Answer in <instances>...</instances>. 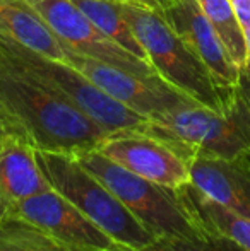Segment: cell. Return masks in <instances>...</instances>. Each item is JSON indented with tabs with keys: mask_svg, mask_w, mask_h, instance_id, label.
<instances>
[{
	"mask_svg": "<svg viewBox=\"0 0 250 251\" xmlns=\"http://www.w3.org/2000/svg\"><path fill=\"white\" fill-rule=\"evenodd\" d=\"M0 120L10 135L43 152L76 155L98 149L108 135L70 101L14 69L2 53Z\"/></svg>",
	"mask_w": 250,
	"mask_h": 251,
	"instance_id": "6da1fadb",
	"label": "cell"
},
{
	"mask_svg": "<svg viewBox=\"0 0 250 251\" xmlns=\"http://www.w3.org/2000/svg\"><path fill=\"white\" fill-rule=\"evenodd\" d=\"M118 7L161 79L202 106L211 109L226 106L237 87L224 89L218 84L206 63L161 10L130 0H120Z\"/></svg>",
	"mask_w": 250,
	"mask_h": 251,
	"instance_id": "7a4b0ae2",
	"label": "cell"
},
{
	"mask_svg": "<svg viewBox=\"0 0 250 251\" xmlns=\"http://www.w3.org/2000/svg\"><path fill=\"white\" fill-rule=\"evenodd\" d=\"M142 132L163 140L185 161L195 155H250V108L237 87L223 109L199 102L180 106L149 118Z\"/></svg>",
	"mask_w": 250,
	"mask_h": 251,
	"instance_id": "3957f363",
	"label": "cell"
},
{
	"mask_svg": "<svg viewBox=\"0 0 250 251\" xmlns=\"http://www.w3.org/2000/svg\"><path fill=\"white\" fill-rule=\"evenodd\" d=\"M76 157L84 168L100 178L130 214L156 238L197 239L207 234L192 215L180 188L173 190L142 178L96 149L76 154Z\"/></svg>",
	"mask_w": 250,
	"mask_h": 251,
	"instance_id": "277c9868",
	"label": "cell"
},
{
	"mask_svg": "<svg viewBox=\"0 0 250 251\" xmlns=\"http://www.w3.org/2000/svg\"><path fill=\"white\" fill-rule=\"evenodd\" d=\"M36 157L52 190L65 197L118 245L144 251L158 239L74 154L36 151Z\"/></svg>",
	"mask_w": 250,
	"mask_h": 251,
	"instance_id": "5b68a950",
	"label": "cell"
},
{
	"mask_svg": "<svg viewBox=\"0 0 250 251\" xmlns=\"http://www.w3.org/2000/svg\"><path fill=\"white\" fill-rule=\"evenodd\" d=\"M0 53L14 69L47 89L54 91L58 96L65 98L108 133L122 130H142L149 120L103 93L65 60L41 55L3 34L2 31Z\"/></svg>",
	"mask_w": 250,
	"mask_h": 251,
	"instance_id": "8992f818",
	"label": "cell"
},
{
	"mask_svg": "<svg viewBox=\"0 0 250 251\" xmlns=\"http://www.w3.org/2000/svg\"><path fill=\"white\" fill-rule=\"evenodd\" d=\"M63 50V60L67 63L76 67L94 86H98L115 101L122 102L146 118H154L175 108L195 102L161 77H144L120 67L110 65L103 60L81 55L69 48Z\"/></svg>",
	"mask_w": 250,
	"mask_h": 251,
	"instance_id": "52a82bcc",
	"label": "cell"
},
{
	"mask_svg": "<svg viewBox=\"0 0 250 251\" xmlns=\"http://www.w3.org/2000/svg\"><path fill=\"white\" fill-rule=\"evenodd\" d=\"M48 24L63 48L103 60L144 77H160L149 62L113 41L100 31L72 0H26Z\"/></svg>",
	"mask_w": 250,
	"mask_h": 251,
	"instance_id": "ba28073f",
	"label": "cell"
},
{
	"mask_svg": "<svg viewBox=\"0 0 250 251\" xmlns=\"http://www.w3.org/2000/svg\"><path fill=\"white\" fill-rule=\"evenodd\" d=\"M3 217L28 222L72 251H118L127 248L101 231L55 190L17 201L7 208Z\"/></svg>",
	"mask_w": 250,
	"mask_h": 251,
	"instance_id": "9c48e42d",
	"label": "cell"
},
{
	"mask_svg": "<svg viewBox=\"0 0 250 251\" xmlns=\"http://www.w3.org/2000/svg\"><path fill=\"white\" fill-rule=\"evenodd\" d=\"M96 151L129 171L168 188L178 190L190 185L187 161L163 140L142 130L108 133Z\"/></svg>",
	"mask_w": 250,
	"mask_h": 251,
	"instance_id": "30bf717a",
	"label": "cell"
},
{
	"mask_svg": "<svg viewBox=\"0 0 250 251\" xmlns=\"http://www.w3.org/2000/svg\"><path fill=\"white\" fill-rule=\"evenodd\" d=\"M177 33L190 45L200 60L206 63L214 79L224 89H233L238 84V69L230 58L218 33L204 16L197 0H175L163 10Z\"/></svg>",
	"mask_w": 250,
	"mask_h": 251,
	"instance_id": "8fae6325",
	"label": "cell"
},
{
	"mask_svg": "<svg viewBox=\"0 0 250 251\" xmlns=\"http://www.w3.org/2000/svg\"><path fill=\"white\" fill-rule=\"evenodd\" d=\"M187 164L190 183L200 193L250 219V155L233 159L195 155Z\"/></svg>",
	"mask_w": 250,
	"mask_h": 251,
	"instance_id": "7c38bea8",
	"label": "cell"
},
{
	"mask_svg": "<svg viewBox=\"0 0 250 251\" xmlns=\"http://www.w3.org/2000/svg\"><path fill=\"white\" fill-rule=\"evenodd\" d=\"M52 190L36 157V149L16 135L0 146V219L17 201Z\"/></svg>",
	"mask_w": 250,
	"mask_h": 251,
	"instance_id": "4fadbf2b",
	"label": "cell"
},
{
	"mask_svg": "<svg viewBox=\"0 0 250 251\" xmlns=\"http://www.w3.org/2000/svg\"><path fill=\"white\" fill-rule=\"evenodd\" d=\"M0 31L41 55L65 56L58 38L26 0H0Z\"/></svg>",
	"mask_w": 250,
	"mask_h": 251,
	"instance_id": "5bb4252c",
	"label": "cell"
},
{
	"mask_svg": "<svg viewBox=\"0 0 250 251\" xmlns=\"http://www.w3.org/2000/svg\"><path fill=\"white\" fill-rule=\"evenodd\" d=\"M180 192L192 215L202 226L204 231L226 236L244 250L250 251V219L242 217L214 200L207 199L192 183L180 188Z\"/></svg>",
	"mask_w": 250,
	"mask_h": 251,
	"instance_id": "9a60e30c",
	"label": "cell"
},
{
	"mask_svg": "<svg viewBox=\"0 0 250 251\" xmlns=\"http://www.w3.org/2000/svg\"><path fill=\"white\" fill-rule=\"evenodd\" d=\"M72 2L107 36H110L111 40L117 41L120 47H124L125 50L134 53L136 56L149 62L146 56V51L142 50L136 34L130 29L129 23L122 16L118 0H72Z\"/></svg>",
	"mask_w": 250,
	"mask_h": 251,
	"instance_id": "2e32d148",
	"label": "cell"
},
{
	"mask_svg": "<svg viewBox=\"0 0 250 251\" xmlns=\"http://www.w3.org/2000/svg\"><path fill=\"white\" fill-rule=\"evenodd\" d=\"M204 16L218 33L230 58L240 69L247 63V40L230 0H197Z\"/></svg>",
	"mask_w": 250,
	"mask_h": 251,
	"instance_id": "e0dca14e",
	"label": "cell"
},
{
	"mask_svg": "<svg viewBox=\"0 0 250 251\" xmlns=\"http://www.w3.org/2000/svg\"><path fill=\"white\" fill-rule=\"evenodd\" d=\"M0 251H72L47 232L16 217L0 219Z\"/></svg>",
	"mask_w": 250,
	"mask_h": 251,
	"instance_id": "ac0fdd59",
	"label": "cell"
},
{
	"mask_svg": "<svg viewBox=\"0 0 250 251\" xmlns=\"http://www.w3.org/2000/svg\"><path fill=\"white\" fill-rule=\"evenodd\" d=\"M144 251H247L230 238L214 232H207L204 238L180 239V238H158Z\"/></svg>",
	"mask_w": 250,
	"mask_h": 251,
	"instance_id": "d6986e66",
	"label": "cell"
},
{
	"mask_svg": "<svg viewBox=\"0 0 250 251\" xmlns=\"http://www.w3.org/2000/svg\"><path fill=\"white\" fill-rule=\"evenodd\" d=\"M244 33H250V0H230Z\"/></svg>",
	"mask_w": 250,
	"mask_h": 251,
	"instance_id": "ffe728a7",
	"label": "cell"
},
{
	"mask_svg": "<svg viewBox=\"0 0 250 251\" xmlns=\"http://www.w3.org/2000/svg\"><path fill=\"white\" fill-rule=\"evenodd\" d=\"M238 91L242 93V96L245 98L249 108H250V60H247L244 67H240V72H238Z\"/></svg>",
	"mask_w": 250,
	"mask_h": 251,
	"instance_id": "44dd1931",
	"label": "cell"
},
{
	"mask_svg": "<svg viewBox=\"0 0 250 251\" xmlns=\"http://www.w3.org/2000/svg\"><path fill=\"white\" fill-rule=\"evenodd\" d=\"M130 2H137V3H140V5L151 7V9H156L163 12V10L167 9V7H170L175 0H130Z\"/></svg>",
	"mask_w": 250,
	"mask_h": 251,
	"instance_id": "7402d4cb",
	"label": "cell"
},
{
	"mask_svg": "<svg viewBox=\"0 0 250 251\" xmlns=\"http://www.w3.org/2000/svg\"><path fill=\"white\" fill-rule=\"evenodd\" d=\"M9 135V132H7L5 125L2 123V120H0V146L3 144V140H5V137Z\"/></svg>",
	"mask_w": 250,
	"mask_h": 251,
	"instance_id": "603a6c76",
	"label": "cell"
},
{
	"mask_svg": "<svg viewBox=\"0 0 250 251\" xmlns=\"http://www.w3.org/2000/svg\"><path fill=\"white\" fill-rule=\"evenodd\" d=\"M245 40H247V56H249V60H250V33L245 34Z\"/></svg>",
	"mask_w": 250,
	"mask_h": 251,
	"instance_id": "cb8c5ba5",
	"label": "cell"
},
{
	"mask_svg": "<svg viewBox=\"0 0 250 251\" xmlns=\"http://www.w3.org/2000/svg\"><path fill=\"white\" fill-rule=\"evenodd\" d=\"M118 251H136V250H130V248H122V250H118Z\"/></svg>",
	"mask_w": 250,
	"mask_h": 251,
	"instance_id": "d4e9b609",
	"label": "cell"
},
{
	"mask_svg": "<svg viewBox=\"0 0 250 251\" xmlns=\"http://www.w3.org/2000/svg\"><path fill=\"white\" fill-rule=\"evenodd\" d=\"M118 2H120V0H118Z\"/></svg>",
	"mask_w": 250,
	"mask_h": 251,
	"instance_id": "484cf974",
	"label": "cell"
}]
</instances>
